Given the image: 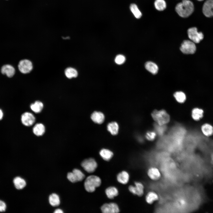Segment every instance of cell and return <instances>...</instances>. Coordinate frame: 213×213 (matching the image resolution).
I'll list each match as a JSON object with an SVG mask.
<instances>
[{"label": "cell", "instance_id": "6da1fadb", "mask_svg": "<svg viewBox=\"0 0 213 213\" xmlns=\"http://www.w3.org/2000/svg\"><path fill=\"white\" fill-rule=\"evenodd\" d=\"M176 12L180 17H187L193 12L194 7L193 2L189 0H183L175 7Z\"/></svg>", "mask_w": 213, "mask_h": 213}, {"label": "cell", "instance_id": "7a4b0ae2", "mask_svg": "<svg viewBox=\"0 0 213 213\" xmlns=\"http://www.w3.org/2000/svg\"><path fill=\"white\" fill-rule=\"evenodd\" d=\"M101 180L99 177L95 175H91L86 178L84 185L87 191L92 192L95 191L96 188L101 185Z\"/></svg>", "mask_w": 213, "mask_h": 213}, {"label": "cell", "instance_id": "3957f363", "mask_svg": "<svg viewBox=\"0 0 213 213\" xmlns=\"http://www.w3.org/2000/svg\"><path fill=\"white\" fill-rule=\"evenodd\" d=\"M152 116L156 123L159 125H165L170 120V117L168 113L164 110L153 111Z\"/></svg>", "mask_w": 213, "mask_h": 213}, {"label": "cell", "instance_id": "277c9868", "mask_svg": "<svg viewBox=\"0 0 213 213\" xmlns=\"http://www.w3.org/2000/svg\"><path fill=\"white\" fill-rule=\"evenodd\" d=\"M180 49L184 54H192L196 52V47L194 43L191 41L185 40L181 44Z\"/></svg>", "mask_w": 213, "mask_h": 213}, {"label": "cell", "instance_id": "5b68a950", "mask_svg": "<svg viewBox=\"0 0 213 213\" xmlns=\"http://www.w3.org/2000/svg\"><path fill=\"white\" fill-rule=\"evenodd\" d=\"M188 36L190 39L194 43H199L204 38L201 32H198L196 28L193 27L189 28L187 30Z\"/></svg>", "mask_w": 213, "mask_h": 213}, {"label": "cell", "instance_id": "8992f818", "mask_svg": "<svg viewBox=\"0 0 213 213\" xmlns=\"http://www.w3.org/2000/svg\"><path fill=\"white\" fill-rule=\"evenodd\" d=\"M82 167L88 173L94 172L97 167V163L93 158H89L83 160L81 164Z\"/></svg>", "mask_w": 213, "mask_h": 213}, {"label": "cell", "instance_id": "52a82bcc", "mask_svg": "<svg viewBox=\"0 0 213 213\" xmlns=\"http://www.w3.org/2000/svg\"><path fill=\"white\" fill-rule=\"evenodd\" d=\"M135 186L130 185L128 187L130 191L133 194L138 196H142L144 194V186L141 182H135Z\"/></svg>", "mask_w": 213, "mask_h": 213}, {"label": "cell", "instance_id": "ba28073f", "mask_svg": "<svg viewBox=\"0 0 213 213\" xmlns=\"http://www.w3.org/2000/svg\"><path fill=\"white\" fill-rule=\"evenodd\" d=\"M18 67L20 71L23 74L29 73L32 70L33 66L31 62L28 59H23L19 62Z\"/></svg>", "mask_w": 213, "mask_h": 213}, {"label": "cell", "instance_id": "9c48e42d", "mask_svg": "<svg viewBox=\"0 0 213 213\" xmlns=\"http://www.w3.org/2000/svg\"><path fill=\"white\" fill-rule=\"evenodd\" d=\"M202 12L207 17L213 16V0H207L205 1L203 6Z\"/></svg>", "mask_w": 213, "mask_h": 213}, {"label": "cell", "instance_id": "30bf717a", "mask_svg": "<svg viewBox=\"0 0 213 213\" xmlns=\"http://www.w3.org/2000/svg\"><path fill=\"white\" fill-rule=\"evenodd\" d=\"M35 120L34 115L30 112H25L21 116V122L26 126H29L32 125L35 122Z\"/></svg>", "mask_w": 213, "mask_h": 213}, {"label": "cell", "instance_id": "8fae6325", "mask_svg": "<svg viewBox=\"0 0 213 213\" xmlns=\"http://www.w3.org/2000/svg\"><path fill=\"white\" fill-rule=\"evenodd\" d=\"M101 209L104 213H116L120 211L118 205L114 203L103 204L101 207Z\"/></svg>", "mask_w": 213, "mask_h": 213}, {"label": "cell", "instance_id": "7c38bea8", "mask_svg": "<svg viewBox=\"0 0 213 213\" xmlns=\"http://www.w3.org/2000/svg\"><path fill=\"white\" fill-rule=\"evenodd\" d=\"M147 174L151 179L154 181L159 180L161 177V174L159 170L155 167H150L147 170Z\"/></svg>", "mask_w": 213, "mask_h": 213}, {"label": "cell", "instance_id": "4fadbf2b", "mask_svg": "<svg viewBox=\"0 0 213 213\" xmlns=\"http://www.w3.org/2000/svg\"><path fill=\"white\" fill-rule=\"evenodd\" d=\"M201 130L203 135L206 137H210L213 134V126L209 123L203 124L201 127Z\"/></svg>", "mask_w": 213, "mask_h": 213}, {"label": "cell", "instance_id": "5bb4252c", "mask_svg": "<svg viewBox=\"0 0 213 213\" xmlns=\"http://www.w3.org/2000/svg\"><path fill=\"white\" fill-rule=\"evenodd\" d=\"M204 111L201 108L195 107L193 108L191 112V116L195 121H199L203 117Z\"/></svg>", "mask_w": 213, "mask_h": 213}, {"label": "cell", "instance_id": "9a60e30c", "mask_svg": "<svg viewBox=\"0 0 213 213\" xmlns=\"http://www.w3.org/2000/svg\"><path fill=\"white\" fill-rule=\"evenodd\" d=\"M1 73L6 75L8 77L11 78L14 75L15 70L14 68L9 64H6L3 66L1 69Z\"/></svg>", "mask_w": 213, "mask_h": 213}, {"label": "cell", "instance_id": "2e32d148", "mask_svg": "<svg viewBox=\"0 0 213 213\" xmlns=\"http://www.w3.org/2000/svg\"><path fill=\"white\" fill-rule=\"evenodd\" d=\"M159 196L158 194L155 192L153 191H149L145 197V200L146 203L149 204H151L153 203L158 200Z\"/></svg>", "mask_w": 213, "mask_h": 213}, {"label": "cell", "instance_id": "e0dca14e", "mask_svg": "<svg viewBox=\"0 0 213 213\" xmlns=\"http://www.w3.org/2000/svg\"><path fill=\"white\" fill-rule=\"evenodd\" d=\"M91 118L95 123L100 124L104 122V114L100 112H95L92 114Z\"/></svg>", "mask_w": 213, "mask_h": 213}, {"label": "cell", "instance_id": "ac0fdd59", "mask_svg": "<svg viewBox=\"0 0 213 213\" xmlns=\"http://www.w3.org/2000/svg\"><path fill=\"white\" fill-rule=\"evenodd\" d=\"M33 130L35 135L37 136H40L43 135L44 133L45 128L43 124L38 123L36 124L34 126Z\"/></svg>", "mask_w": 213, "mask_h": 213}, {"label": "cell", "instance_id": "d6986e66", "mask_svg": "<svg viewBox=\"0 0 213 213\" xmlns=\"http://www.w3.org/2000/svg\"><path fill=\"white\" fill-rule=\"evenodd\" d=\"M129 176L128 173L126 171H123L119 173L117 176V181L122 184L127 183L129 180Z\"/></svg>", "mask_w": 213, "mask_h": 213}, {"label": "cell", "instance_id": "ffe728a7", "mask_svg": "<svg viewBox=\"0 0 213 213\" xmlns=\"http://www.w3.org/2000/svg\"><path fill=\"white\" fill-rule=\"evenodd\" d=\"M13 182L16 188L18 190L23 189L26 185L25 180L20 177L15 178L13 179Z\"/></svg>", "mask_w": 213, "mask_h": 213}, {"label": "cell", "instance_id": "44dd1931", "mask_svg": "<svg viewBox=\"0 0 213 213\" xmlns=\"http://www.w3.org/2000/svg\"><path fill=\"white\" fill-rule=\"evenodd\" d=\"M145 67L146 70L153 74H156L158 71L157 65L152 62H147L145 64Z\"/></svg>", "mask_w": 213, "mask_h": 213}, {"label": "cell", "instance_id": "7402d4cb", "mask_svg": "<svg viewBox=\"0 0 213 213\" xmlns=\"http://www.w3.org/2000/svg\"><path fill=\"white\" fill-rule=\"evenodd\" d=\"M43 106V103L41 102L38 101L31 104L30 106V108L33 112L38 113L41 111Z\"/></svg>", "mask_w": 213, "mask_h": 213}, {"label": "cell", "instance_id": "603a6c76", "mask_svg": "<svg viewBox=\"0 0 213 213\" xmlns=\"http://www.w3.org/2000/svg\"><path fill=\"white\" fill-rule=\"evenodd\" d=\"M100 155L101 157L105 160L109 161L113 156V152L110 150L106 149H103L99 152Z\"/></svg>", "mask_w": 213, "mask_h": 213}, {"label": "cell", "instance_id": "cb8c5ba5", "mask_svg": "<svg viewBox=\"0 0 213 213\" xmlns=\"http://www.w3.org/2000/svg\"><path fill=\"white\" fill-rule=\"evenodd\" d=\"M105 193L107 197L110 199H112L118 194L117 189L114 187H110L106 188Z\"/></svg>", "mask_w": 213, "mask_h": 213}, {"label": "cell", "instance_id": "d4e9b609", "mask_svg": "<svg viewBox=\"0 0 213 213\" xmlns=\"http://www.w3.org/2000/svg\"><path fill=\"white\" fill-rule=\"evenodd\" d=\"M49 201L50 204L53 206H59L60 203L59 196L57 194L54 193L50 195L49 197Z\"/></svg>", "mask_w": 213, "mask_h": 213}, {"label": "cell", "instance_id": "484cf974", "mask_svg": "<svg viewBox=\"0 0 213 213\" xmlns=\"http://www.w3.org/2000/svg\"><path fill=\"white\" fill-rule=\"evenodd\" d=\"M108 130L112 135H116L118 133L119 126L116 122L109 123L107 126Z\"/></svg>", "mask_w": 213, "mask_h": 213}, {"label": "cell", "instance_id": "4316f807", "mask_svg": "<svg viewBox=\"0 0 213 213\" xmlns=\"http://www.w3.org/2000/svg\"><path fill=\"white\" fill-rule=\"evenodd\" d=\"M64 73L66 77L69 79L76 78L78 75V72L76 70L72 67L66 68L65 70Z\"/></svg>", "mask_w": 213, "mask_h": 213}, {"label": "cell", "instance_id": "83f0119b", "mask_svg": "<svg viewBox=\"0 0 213 213\" xmlns=\"http://www.w3.org/2000/svg\"><path fill=\"white\" fill-rule=\"evenodd\" d=\"M154 4L156 9L159 11H163L166 7V4L164 0H155Z\"/></svg>", "mask_w": 213, "mask_h": 213}, {"label": "cell", "instance_id": "f1b7e54d", "mask_svg": "<svg viewBox=\"0 0 213 213\" xmlns=\"http://www.w3.org/2000/svg\"><path fill=\"white\" fill-rule=\"evenodd\" d=\"M130 9L134 16L136 18L139 19L141 17L142 13L136 4H131Z\"/></svg>", "mask_w": 213, "mask_h": 213}, {"label": "cell", "instance_id": "f546056e", "mask_svg": "<svg viewBox=\"0 0 213 213\" xmlns=\"http://www.w3.org/2000/svg\"><path fill=\"white\" fill-rule=\"evenodd\" d=\"M175 99L179 102L183 103L186 99V96L185 94L183 92L178 91L176 92L174 94Z\"/></svg>", "mask_w": 213, "mask_h": 213}, {"label": "cell", "instance_id": "4dcf8cb0", "mask_svg": "<svg viewBox=\"0 0 213 213\" xmlns=\"http://www.w3.org/2000/svg\"><path fill=\"white\" fill-rule=\"evenodd\" d=\"M156 133L160 135H162L166 131L167 127L165 125H159L157 123L154 125Z\"/></svg>", "mask_w": 213, "mask_h": 213}, {"label": "cell", "instance_id": "1f68e13d", "mask_svg": "<svg viewBox=\"0 0 213 213\" xmlns=\"http://www.w3.org/2000/svg\"><path fill=\"white\" fill-rule=\"evenodd\" d=\"M73 172L77 181L82 180L85 177L84 174L80 170L75 169H74Z\"/></svg>", "mask_w": 213, "mask_h": 213}, {"label": "cell", "instance_id": "d6a6232c", "mask_svg": "<svg viewBox=\"0 0 213 213\" xmlns=\"http://www.w3.org/2000/svg\"><path fill=\"white\" fill-rule=\"evenodd\" d=\"M125 58L123 55L119 54L117 55L115 59V62L118 64H123L125 61Z\"/></svg>", "mask_w": 213, "mask_h": 213}, {"label": "cell", "instance_id": "836d02e7", "mask_svg": "<svg viewBox=\"0 0 213 213\" xmlns=\"http://www.w3.org/2000/svg\"><path fill=\"white\" fill-rule=\"evenodd\" d=\"M156 136V133L153 131H149L146 135V138L150 141L153 140Z\"/></svg>", "mask_w": 213, "mask_h": 213}, {"label": "cell", "instance_id": "e575fe53", "mask_svg": "<svg viewBox=\"0 0 213 213\" xmlns=\"http://www.w3.org/2000/svg\"><path fill=\"white\" fill-rule=\"evenodd\" d=\"M67 177L68 180L72 183H74L77 182L72 172L68 173Z\"/></svg>", "mask_w": 213, "mask_h": 213}, {"label": "cell", "instance_id": "d590c367", "mask_svg": "<svg viewBox=\"0 0 213 213\" xmlns=\"http://www.w3.org/2000/svg\"><path fill=\"white\" fill-rule=\"evenodd\" d=\"M7 206L5 203L3 201L0 200V212L5 211Z\"/></svg>", "mask_w": 213, "mask_h": 213}, {"label": "cell", "instance_id": "8d00e7d4", "mask_svg": "<svg viewBox=\"0 0 213 213\" xmlns=\"http://www.w3.org/2000/svg\"><path fill=\"white\" fill-rule=\"evenodd\" d=\"M54 212L55 213H62L63 212L61 209H57L55 210Z\"/></svg>", "mask_w": 213, "mask_h": 213}, {"label": "cell", "instance_id": "74e56055", "mask_svg": "<svg viewBox=\"0 0 213 213\" xmlns=\"http://www.w3.org/2000/svg\"><path fill=\"white\" fill-rule=\"evenodd\" d=\"M3 117V113L1 109H0V120L2 119Z\"/></svg>", "mask_w": 213, "mask_h": 213}, {"label": "cell", "instance_id": "f35d334b", "mask_svg": "<svg viewBox=\"0 0 213 213\" xmlns=\"http://www.w3.org/2000/svg\"><path fill=\"white\" fill-rule=\"evenodd\" d=\"M62 38L63 39H69L70 38V37L69 36H67L66 37H62Z\"/></svg>", "mask_w": 213, "mask_h": 213}, {"label": "cell", "instance_id": "ab89813d", "mask_svg": "<svg viewBox=\"0 0 213 213\" xmlns=\"http://www.w3.org/2000/svg\"><path fill=\"white\" fill-rule=\"evenodd\" d=\"M198 0V1H203V0Z\"/></svg>", "mask_w": 213, "mask_h": 213}]
</instances>
